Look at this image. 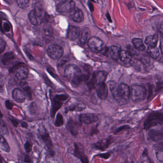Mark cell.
Here are the masks:
<instances>
[{
	"label": "cell",
	"mask_w": 163,
	"mask_h": 163,
	"mask_svg": "<svg viewBox=\"0 0 163 163\" xmlns=\"http://www.w3.org/2000/svg\"><path fill=\"white\" fill-rule=\"evenodd\" d=\"M109 88L114 99L119 105L127 103L131 96V90L129 86L123 83L118 84L114 81L109 82Z\"/></svg>",
	"instance_id": "6da1fadb"
},
{
	"label": "cell",
	"mask_w": 163,
	"mask_h": 163,
	"mask_svg": "<svg viewBox=\"0 0 163 163\" xmlns=\"http://www.w3.org/2000/svg\"><path fill=\"white\" fill-rule=\"evenodd\" d=\"M64 75L74 87H78L82 81L88 80L86 74L82 72L80 68L75 65L67 66L65 69Z\"/></svg>",
	"instance_id": "7a4b0ae2"
},
{
	"label": "cell",
	"mask_w": 163,
	"mask_h": 163,
	"mask_svg": "<svg viewBox=\"0 0 163 163\" xmlns=\"http://www.w3.org/2000/svg\"><path fill=\"white\" fill-rule=\"evenodd\" d=\"M147 95V89L144 87L139 85H133L131 89V99L133 101H143Z\"/></svg>",
	"instance_id": "3957f363"
},
{
	"label": "cell",
	"mask_w": 163,
	"mask_h": 163,
	"mask_svg": "<svg viewBox=\"0 0 163 163\" xmlns=\"http://www.w3.org/2000/svg\"><path fill=\"white\" fill-rule=\"evenodd\" d=\"M69 98V96L64 94H57L51 98L52 101V107L51 110V116L53 118L57 111L61 108L64 102Z\"/></svg>",
	"instance_id": "277c9868"
},
{
	"label": "cell",
	"mask_w": 163,
	"mask_h": 163,
	"mask_svg": "<svg viewBox=\"0 0 163 163\" xmlns=\"http://www.w3.org/2000/svg\"><path fill=\"white\" fill-rule=\"evenodd\" d=\"M163 124V113H153L150 115L144 123V128L149 130L155 126Z\"/></svg>",
	"instance_id": "5b68a950"
},
{
	"label": "cell",
	"mask_w": 163,
	"mask_h": 163,
	"mask_svg": "<svg viewBox=\"0 0 163 163\" xmlns=\"http://www.w3.org/2000/svg\"><path fill=\"white\" fill-rule=\"evenodd\" d=\"M86 105L84 103L78 99L71 98L69 99L66 104L65 111L67 112H81L85 109Z\"/></svg>",
	"instance_id": "8992f818"
},
{
	"label": "cell",
	"mask_w": 163,
	"mask_h": 163,
	"mask_svg": "<svg viewBox=\"0 0 163 163\" xmlns=\"http://www.w3.org/2000/svg\"><path fill=\"white\" fill-rule=\"evenodd\" d=\"M11 72L13 74L18 80H23L27 79L29 74V70L26 65L19 63L16 65L11 69Z\"/></svg>",
	"instance_id": "52a82bcc"
},
{
	"label": "cell",
	"mask_w": 163,
	"mask_h": 163,
	"mask_svg": "<svg viewBox=\"0 0 163 163\" xmlns=\"http://www.w3.org/2000/svg\"><path fill=\"white\" fill-rule=\"evenodd\" d=\"M47 53L48 56L53 59H58L63 55L64 49L58 44H53L48 47Z\"/></svg>",
	"instance_id": "ba28073f"
},
{
	"label": "cell",
	"mask_w": 163,
	"mask_h": 163,
	"mask_svg": "<svg viewBox=\"0 0 163 163\" xmlns=\"http://www.w3.org/2000/svg\"><path fill=\"white\" fill-rule=\"evenodd\" d=\"M107 73L105 71H98L92 75V78L87 83L88 86L90 88H95L96 85L102 82H105L107 77Z\"/></svg>",
	"instance_id": "9c48e42d"
},
{
	"label": "cell",
	"mask_w": 163,
	"mask_h": 163,
	"mask_svg": "<svg viewBox=\"0 0 163 163\" xmlns=\"http://www.w3.org/2000/svg\"><path fill=\"white\" fill-rule=\"evenodd\" d=\"M88 44L90 50L95 53L101 52L103 49L104 44L98 37H91L88 41Z\"/></svg>",
	"instance_id": "30bf717a"
},
{
	"label": "cell",
	"mask_w": 163,
	"mask_h": 163,
	"mask_svg": "<svg viewBox=\"0 0 163 163\" xmlns=\"http://www.w3.org/2000/svg\"><path fill=\"white\" fill-rule=\"evenodd\" d=\"M75 5L73 0L61 1L57 5V11L59 12H70L74 9Z\"/></svg>",
	"instance_id": "8fae6325"
},
{
	"label": "cell",
	"mask_w": 163,
	"mask_h": 163,
	"mask_svg": "<svg viewBox=\"0 0 163 163\" xmlns=\"http://www.w3.org/2000/svg\"><path fill=\"white\" fill-rule=\"evenodd\" d=\"M97 95L100 99L105 100L108 96V89L105 82L99 83L95 86Z\"/></svg>",
	"instance_id": "7c38bea8"
},
{
	"label": "cell",
	"mask_w": 163,
	"mask_h": 163,
	"mask_svg": "<svg viewBox=\"0 0 163 163\" xmlns=\"http://www.w3.org/2000/svg\"><path fill=\"white\" fill-rule=\"evenodd\" d=\"M79 119L81 123L90 124L97 122L99 120V117L94 113H85L80 114Z\"/></svg>",
	"instance_id": "4fadbf2b"
},
{
	"label": "cell",
	"mask_w": 163,
	"mask_h": 163,
	"mask_svg": "<svg viewBox=\"0 0 163 163\" xmlns=\"http://www.w3.org/2000/svg\"><path fill=\"white\" fill-rule=\"evenodd\" d=\"M149 138L163 146V131L162 130H152L149 132Z\"/></svg>",
	"instance_id": "5bb4252c"
},
{
	"label": "cell",
	"mask_w": 163,
	"mask_h": 163,
	"mask_svg": "<svg viewBox=\"0 0 163 163\" xmlns=\"http://www.w3.org/2000/svg\"><path fill=\"white\" fill-rule=\"evenodd\" d=\"M74 155L79 158L83 163H88V158L84 154V149L82 145L80 144H75V149L74 151Z\"/></svg>",
	"instance_id": "9a60e30c"
},
{
	"label": "cell",
	"mask_w": 163,
	"mask_h": 163,
	"mask_svg": "<svg viewBox=\"0 0 163 163\" xmlns=\"http://www.w3.org/2000/svg\"><path fill=\"white\" fill-rule=\"evenodd\" d=\"M80 33V29L79 27L69 26L67 32V37L69 40L75 41L79 37Z\"/></svg>",
	"instance_id": "2e32d148"
},
{
	"label": "cell",
	"mask_w": 163,
	"mask_h": 163,
	"mask_svg": "<svg viewBox=\"0 0 163 163\" xmlns=\"http://www.w3.org/2000/svg\"><path fill=\"white\" fill-rule=\"evenodd\" d=\"M12 98L16 102L22 103L26 100V95L22 90L15 88L12 91Z\"/></svg>",
	"instance_id": "e0dca14e"
},
{
	"label": "cell",
	"mask_w": 163,
	"mask_h": 163,
	"mask_svg": "<svg viewBox=\"0 0 163 163\" xmlns=\"http://www.w3.org/2000/svg\"><path fill=\"white\" fill-rule=\"evenodd\" d=\"M81 124L73 120H70L68 122L67 127L69 131L72 135L76 136L80 132Z\"/></svg>",
	"instance_id": "ac0fdd59"
},
{
	"label": "cell",
	"mask_w": 163,
	"mask_h": 163,
	"mask_svg": "<svg viewBox=\"0 0 163 163\" xmlns=\"http://www.w3.org/2000/svg\"><path fill=\"white\" fill-rule=\"evenodd\" d=\"M70 12V18L75 22L80 23L84 20L83 12L79 8H74Z\"/></svg>",
	"instance_id": "d6986e66"
},
{
	"label": "cell",
	"mask_w": 163,
	"mask_h": 163,
	"mask_svg": "<svg viewBox=\"0 0 163 163\" xmlns=\"http://www.w3.org/2000/svg\"><path fill=\"white\" fill-rule=\"evenodd\" d=\"M91 32L89 28L85 27L83 28L80 31V34L79 36V40L80 42L82 45L85 44L88 42L89 39L90 38Z\"/></svg>",
	"instance_id": "ffe728a7"
},
{
	"label": "cell",
	"mask_w": 163,
	"mask_h": 163,
	"mask_svg": "<svg viewBox=\"0 0 163 163\" xmlns=\"http://www.w3.org/2000/svg\"><path fill=\"white\" fill-rule=\"evenodd\" d=\"M28 18L32 24L34 26H40L42 23V19L38 16L34 10H32L28 13Z\"/></svg>",
	"instance_id": "44dd1931"
},
{
	"label": "cell",
	"mask_w": 163,
	"mask_h": 163,
	"mask_svg": "<svg viewBox=\"0 0 163 163\" xmlns=\"http://www.w3.org/2000/svg\"><path fill=\"white\" fill-rule=\"evenodd\" d=\"M111 141H112L111 139H105L98 141L93 144V145L95 148L100 150H105L109 147L110 144L111 143Z\"/></svg>",
	"instance_id": "7402d4cb"
},
{
	"label": "cell",
	"mask_w": 163,
	"mask_h": 163,
	"mask_svg": "<svg viewBox=\"0 0 163 163\" xmlns=\"http://www.w3.org/2000/svg\"><path fill=\"white\" fill-rule=\"evenodd\" d=\"M119 58L124 63L128 64L132 60V55L128 51L121 50L119 53Z\"/></svg>",
	"instance_id": "603a6c76"
},
{
	"label": "cell",
	"mask_w": 163,
	"mask_h": 163,
	"mask_svg": "<svg viewBox=\"0 0 163 163\" xmlns=\"http://www.w3.org/2000/svg\"><path fill=\"white\" fill-rule=\"evenodd\" d=\"M158 41V37L157 34L150 35L146 37L145 43L148 47H155Z\"/></svg>",
	"instance_id": "cb8c5ba5"
},
{
	"label": "cell",
	"mask_w": 163,
	"mask_h": 163,
	"mask_svg": "<svg viewBox=\"0 0 163 163\" xmlns=\"http://www.w3.org/2000/svg\"><path fill=\"white\" fill-rule=\"evenodd\" d=\"M40 133L42 138L43 140L46 144L48 148L51 150V149L52 148L53 143L49 133L46 132H44L43 131H42V132Z\"/></svg>",
	"instance_id": "d4e9b609"
},
{
	"label": "cell",
	"mask_w": 163,
	"mask_h": 163,
	"mask_svg": "<svg viewBox=\"0 0 163 163\" xmlns=\"http://www.w3.org/2000/svg\"><path fill=\"white\" fill-rule=\"evenodd\" d=\"M120 48L117 46H112L110 48L109 54L110 57L114 60H117L119 58Z\"/></svg>",
	"instance_id": "484cf974"
},
{
	"label": "cell",
	"mask_w": 163,
	"mask_h": 163,
	"mask_svg": "<svg viewBox=\"0 0 163 163\" xmlns=\"http://www.w3.org/2000/svg\"><path fill=\"white\" fill-rule=\"evenodd\" d=\"M132 43L133 47L138 51H143L145 49L144 44L142 39L140 38H134L133 39Z\"/></svg>",
	"instance_id": "4316f807"
},
{
	"label": "cell",
	"mask_w": 163,
	"mask_h": 163,
	"mask_svg": "<svg viewBox=\"0 0 163 163\" xmlns=\"http://www.w3.org/2000/svg\"><path fill=\"white\" fill-rule=\"evenodd\" d=\"M34 10L36 12V13H37L38 16L44 20V12L42 3L41 2H37L36 3V6H35V9Z\"/></svg>",
	"instance_id": "83f0119b"
},
{
	"label": "cell",
	"mask_w": 163,
	"mask_h": 163,
	"mask_svg": "<svg viewBox=\"0 0 163 163\" xmlns=\"http://www.w3.org/2000/svg\"><path fill=\"white\" fill-rule=\"evenodd\" d=\"M14 58L15 56L12 52L6 53L2 58V62L4 65H8Z\"/></svg>",
	"instance_id": "f1b7e54d"
},
{
	"label": "cell",
	"mask_w": 163,
	"mask_h": 163,
	"mask_svg": "<svg viewBox=\"0 0 163 163\" xmlns=\"http://www.w3.org/2000/svg\"><path fill=\"white\" fill-rule=\"evenodd\" d=\"M147 52L149 55L153 58L158 59L159 57V50L156 47H148Z\"/></svg>",
	"instance_id": "f546056e"
},
{
	"label": "cell",
	"mask_w": 163,
	"mask_h": 163,
	"mask_svg": "<svg viewBox=\"0 0 163 163\" xmlns=\"http://www.w3.org/2000/svg\"><path fill=\"white\" fill-rule=\"evenodd\" d=\"M0 148L4 152L8 153L10 152V148L8 143L7 142L5 139L1 135L0 139Z\"/></svg>",
	"instance_id": "4dcf8cb0"
},
{
	"label": "cell",
	"mask_w": 163,
	"mask_h": 163,
	"mask_svg": "<svg viewBox=\"0 0 163 163\" xmlns=\"http://www.w3.org/2000/svg\"><path fill=\"white\" fill-rule=\"evenodd\" d=\"M20 85L23 90L27 94L29 98H31V88L29 87L26 81H21Z\"/></svg>",
	"instance_id": "1f68e13d"
},
{
	"label": "cell",
	"mask_w": 163,
	"mask_h": 163,
	"mask_svg": "<svg viewBox=\"0 0 163 163\" xmlns=\"http://www.w3.org/2000/svg\"><path fill=\"white\" fill-rule=\"evenodd\" d=\"M17 5L22 9H26L30 5V0H17Z\"/></svg>",
	"instance_id": "d6a6232c"
},
{
	"label": "cell",
	"mask_w": 163,
	"mask_h": 163,
	"mask_svg": "<svg viewBox=\"0 0 163 163\" xmlns=\"http://www.w3.org/2000/svg\"><path fill=\"white\" fill-rule=\"evenodd\" d=\"M64 123L63 116L60 113H58L55 122V126L56 127H60L63 125Z\"/></svg>",
	"instance_id": "836d02e7"
},
{
	"label": "cell",
	"mask_w": 163,
	"mask_h": 163,
	"mask_svg": "<svg viewBox=\"0 0 163 163\" xmlns=\"http://www.w3.org/2000/svg\"><path fill=\"white\" fill-rule=\"evenodd\" d=\"M156 157L159 162L163 163V148L160 149L156 151Z\"/></svg>",
	"instance_id": "e575fe53"
},
{
	"label": "cell",
	"mask_w": 163,
	"mask_h": 163,
	"mask_svg": "<svg viewBox=\"0 0 163 163\" xmlns=\"http://www.w3.org/2000/svg\"><path fill=\"white\" fill-rule=\"evenodd\" d=\"M8 132V129L7 128L6 124L2 120L1 123V133L2 134H5Z\"/></svg>",
	"instance_id": "d590c367"
},
{
	"label": "cell",
	"mask_w": 163,
	"mask_h": 163,
	"mask_svg": "<svg viewBox=\"0 0 163 163\" xmlns=\"http://www.w3.org/2000/svg\"><path fill=\"white\" fill-rule=\"evenodd\" d=\"M52 30H51L50 27H46L43 29L44 34L47 37H50L52 34Z\"/></svg>",
	"instance_id": "8d00e7d4"
},
{
	"label": "cell",
	"mask_w": 163,
	"mask_h": 163,
	"mask_svg": "<svg viewBox=\"0 0 163 163\" xmlns=\"http://www.w3.org/2000/svg\"><path fill=\"white\" fill-rule=\"evenodd\" d=\"M6 42L2 38L0 40V52L1 53L3 52L5 50L6 47Z\"/></svg>",
	"instance_id": "74e56055"
},
{
	"label": "cell",
	"mask_w": 163,
	"mask_h": 163,
	"mask_svg": "<svg viewBox=\"0 0 163 163\" xmlns=\"http://www.w3.org/2000/svg\"><path fill=\"white\" fill-rule=\"evenodd\" d=\"M24 147H25L26 152L29 153L31 151V149H32V144L30 143L29 141H27L25 143V145H24Z\"/></svg>",
	"instance_id": "f35d334b"
},
{
	"label": "cell",
	"mask_w": 163,
	"mask_h": 163,
	"mask_svg": "<svg viewBox=\"0 0 163 163\" xmlns=\"http://www.w3.org/2000/svg\"><path fill=\"white\" fill-rule=\"evenodd\" d=\"M3 30L5 32H9L11 30V27L10 23H3Z\"/></svg>",
	"instance_id": "ab89813d"
},
{
	"label": "cell",
	"mask_w": 163,
	"mask_h": 163,
	"mask_svg": "<svg viewBox=\"0 0 163 163\" xmlns=\"http://www.w3.org/2000/svg\"><path fill=\"white\" fill-rule=\"evenodd\" d=\"M5 106L6 107V108L9 110H11L12 109V107H13L14 104L13 102L11 101L10 100H8L5 101Z\"/></svg>",
	"instance_id": "60d3db41"
},
{
	"label": "cell",
	"mask_w": 163,
	"mask_h": 163,
	"mask_svg": "<svg viewBox=\"0 0 163 163\" xmlns=\"http://www.w3.org/2000/svg\"><path fill=\"white\" fill-rule=\"evenodd\" d=\"M127 49L128 51L132 55L135 54L136 53V51H135V50L136 49V48H134H134H133L132 46H128Z\"/></svg>",
	"instance_id": "b9f144b4"
},
{
	"label": "cell",
	"mask_w": 163,
	"mask_h": 163,
	"mask_svg": "<svg viewBox=\"0 0 163 163\" xmlns=\"http://www.w3.org/2000/svg\"><path fill=\"white\" fill-rule=\"evenodd\" d=\"M9 119H10V121L12 122V124H13V126H15L17 127L18 126V124H19V122H18L17 120L15 118H13L12 117H9Z\"/></svg>",
	"instance_id": "7bdbcfd3"
},
{
	"label": "cell",
	"mask_w": 163,
	"mask_h": 163,
	"mask_svg": "<svg viewBox=\"0 0 163 163\" xmlns=\"http://www.w3.org/2000/svg\"><path fill=\"white\" fill-rule=\"evenodd\" d=\"M158 30L161 34V36H163V23L159 24L158 26Z\"/></svg>",
	"instance_id": "ee69618b"
},
{
	"label": "cell",
	"mask_w": 163,
	"mask_h": 163,
	"mask_svg": "<svg viewBox=\"0 0 163 163\" xmlns=\"http://www.w3.org/2000/svg\"><path fill=\"white\" fill-rule=\"evenodd\" d=\"M158 86L159 89L163 88V81L162 82H159L158 83Z\"/></svg>",
	"instance_id": "f6af8a7d"
},
{
	"label": "cell",
	"mask_w": 163,
	"mask_h": 163,
	"mask_svg": "<svg viewBox=\"0 0 163 163\" xmlns=\"http://www.w3.org/2000/svg\"><path fill=\"white\" fill-rule=\"evenodd\" d=\"M24 162H31V159H30V158H29L28 156L27 155H26L25 158V160H24Z\"/></svg>",
	"instance_id": "bcb514c9"
},
{
	"label": "cell",
	"mask_w": 163,
	"mask_h": 163,
	"mask_svg": "<svg viewBox=\"0 0 163 163\" xmlns=\"http://www.w3.org/2000/svg\"><path fill=\"white\" fill-rule=\"evenodd\" d=\"M21 126L22 127L26 128H27L28 127L27 124L25 122H22L21 124Z\"/></svg>",
	"instance_id": "7dc6e473"
},
{
	"label": "cell",
	"mask_w": 163,
	"mask_h": 163,
	"mask_svg": "<svg viewBox=\"0 0 163 163\" xmlns=\"http://www.w3.org/2000/svg\"><path fill=\"white\" fill-rule=\"evenodd\" d=\"M161 50H162V53H163V43H162V44H161Z\"/></svg>",
	"instance_id": "c3c4849f"
},
{
	"label": "cell",
	"mask_w": 163,
	"mask_h": 163,
	"mask_svg": "<svg viewBox=\"0 0 163 163\" xmlns=\"http://www.w3.org/2000/svg\"><path fill=\"white\" fill-rule=\"evenodd\" d=\"M60 1V2L61 1H67V0H59Z\"/></svg>",
	"instance_id": "681fc988"
}]
</instances>
